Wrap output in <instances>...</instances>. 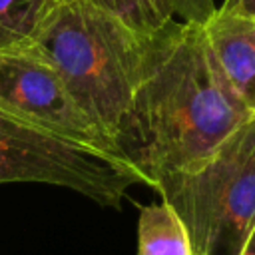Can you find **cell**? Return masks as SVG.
<instances>
[{
	"label": "cell",
	"instance_id": "1",
	"mask_svg": "<svg viewBox=\"0 0 255 255\" xmlns=\"http://www.w3.org/2000/svg\"><path fill=\"white\" fill-rule=\"evenodd\" d=\"M251 118L203 26L171 20L149 36L145 70L114 145L155 189L165 175L197 167Z\"/></svg>",
	"mask_w": 255,
	"mask_h": 255
},
{
	"label": "cell",
	"instance_id": "2",
	"mask_svg": "<svg viewBox=\"0 0 255 255\" xmlns=\"http://www.w3.org/2000/svg\"><path fill=\"white\" fill-rule=\"evenodd\" d=\"M32 42L52 62L76 104L114 143L141 82L149 36L90 0H60Z\"/></svg>",
	"mask_w": 255,
	"mask_h": 255
},
{
	"label": "cell",
	"instance_id": "3",
	"mask_svg": "<svg viewBox=\"0 0 255 255\" xmlns=\"http://www.w3.org/2000/svg\"><path fill=\"white\" fill-rule=\"evenodd\" d=\"M155 189L181 217L195 255H241L255 229V118L197 167L165 175Z\"/></svg>",
	"mask_w": 255,
	"mask_h": 255
},
{
	"label": "cell",
	"instance_id": "4",
	"mask_svg": "<svg viewBox=\"0 0 255 255\" xmlns=\"http://www.w3.org/2000/svg\"><path fill=\"white\" fill-rule=\"evenodd\" d=\"M14 181L68 187L108 207H122L131 185H147L124 157L68 141L0 112V183Z\"/></svg>",
	"mask_w": 255,
	"mask_h": 255
},
{
	"label": "cell",
	"instance_id": "5",
	"mask_svg": "<svg viewBox=\"0 0 255 255\" xmlns=\"http://www.w3.org/2000/svg\"><path fill=\"white\" fill-rule=\"evenodd\" d=\"M0 112L68 141L122 157L32 40L0 46Z\"/></svg>",
	"mask_w": 255,
	"mask_h": 255
},
{
	"label": "cell",
	"instance_id": "6",
	"mask_svg": "<svg viewBox=\"0 0 255 255\" xmlns=\"http://www.w3.org/2000/svg\"><path fill=\"white\" fill-rule=\"evenodd\" d=\"M201 26L227 82L255 114V18L217 8Z\"/></svg>",
	"mask_w": 255,
	"mask_h": 255
},
{
	"label": "cell",
	"instance_id": "7",
	"mask_svg": "<svg viewBox=\"0 0 255 255\" xmlns=\"http://www.w3.org/2000/svg\"><path fill=\"white\" fill-rule=\"evenodd\" d=\"M137 255H195L189 233L171 205L161 201L141 207Z\"/></svg>",
	"mask_w": 255,
	"mask_h": 255
},
{
	"label": "cell",
	"instance_id": "8",
	"mask_svg": "<svg viewBox=\"0 0 255 255\" xmlns=\"http://www.w3.org/2000/svg\"><path fill=\"white\" fill-rule=\"evenodd\" d=\"M92 4L112 12L129 28L143 36H151L173 20L163 0H90Z\"/></svg>",
	"mask_w": 255,
	"mask_h": 255
},
{
	"label": "cell",
	"instance_id": "9",
	"mask_svg": "<svg viewBox=\"0 0 255 255\" xmlns=\"http://www.w3.org/2000/svg\"><path fill=\"white\" fill-rule=\"evenodd\" d=\"M60 0H0V30L16 40H32Z\"/></svg>",
	"mask_w": 255,
	"mask_h": 255
},
{
	"label": "cell",
	"instance_id": "10",
	"mask_svg": "<svg viewBox=\"0 0 255 255\" xmlns=\"http://www.w3.org/2000/svg\"><path fill=\"white\" fill-rule=\"evenodd\" d=\"M173 20L187 22V24H205L215 8L213 0H163Z\"/></svg>",
	"mask_w": 255,
	"mask_h": 255
},
{
	"label": "cell",
	"instance_id": "11",
	"mask_svg": "<svg viewBox=\"0 0 255 255\" xmlns=\"http://www.w3.org/2000/svg\"><path fill=\"white\" fill-rule=\"evenodd\" d=\"M219 8L233 12V14L255 18V0H223V4Z\"/></svg>",
	"mask_w": 255,
	"mask_h": 255
},
{
	"label": "cell",
	"instance_id": "12",
	"mask_svg": "<svg viewBox=\"0 0 255 255\" xmlns=\"http://www.w3.org/2000/svg\"><path fill=\"white\" fill-rule=\"evenodd\" d=\"M241 255H255V229L251 231V235H249V239H247Z\"/></svg>",
	"mask_w": 255,
	"mask_h": 255
},
{
	"label": "cell",
	"instance_id": "13",
	"mask_svg": "<svg viewBox=\"0 0 255 255\" xmlns=\"http://www.w3.org/2000/svg\"><path fill=\"white\" fill-rule=\"evenodd\" d=\"M12 42H18V40H16V38H12V36H8L6 32H2V30H0V46L12 44Z\"/></svg>",
	"mask_w": 255,
	"mask_h": 255
}]
</instances>
